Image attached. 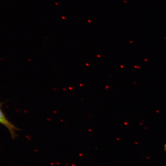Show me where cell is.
Returning a JSON list of instances; mask_svg holds the SVG:
<instances>
[{"label": "cell", "mask_w": 166, "mask_h": 166, "mask_svg": "<svg viewBox=\"0 0 166 166\" xmlns=\"http://www.w3.org/2000/svg\"><path fill=\"white\" fill-rule=\"evenodd\" d=\"M3 103V102L0 103V124L7 128L10 132L12 138L14 139L16 137V132L19 130V129L7 119L2 111V107Z\"/></svg>", "instance_id": "1"}, {"label": "cell", "mask_w": 166, "mask_h": 166, "mask_svg": "<svg viewBox=\"0 0 166 166\" xmlns=\"http://www.w3.org/2000/svg\"><path fill=\"white\" fill-rule=\"evenodd\" d=\"M165 151H166V144L165 145Z\"/></svg>", "instance_id": "2"}]
</instances>
